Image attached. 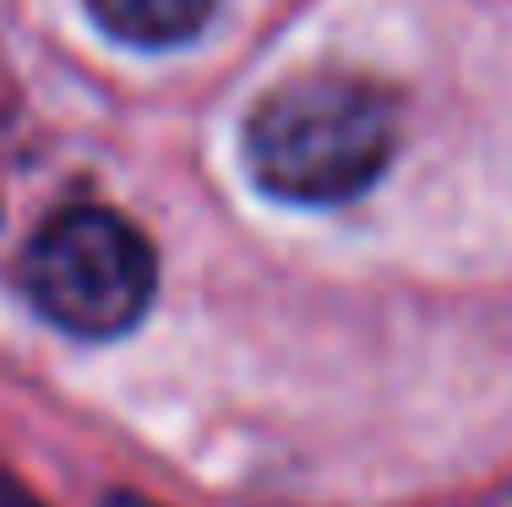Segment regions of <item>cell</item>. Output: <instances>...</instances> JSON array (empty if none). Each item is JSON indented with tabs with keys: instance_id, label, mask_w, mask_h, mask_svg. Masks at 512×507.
I'll list each match as a JSON object with an SVG mask.
<instances>
[{
	"instance_id": "6da1fadb",
	"label": "cell",
	"mask_w": 512,
	"mask_h": 507,
	"mask_svg": "<svg viewBox=\"0 0 512 507\" xmlns=\"http://www.w3.org/2000/svg\"><path fill=\"white\" fill-rule=\"evenodd\" d=\"M398 148V104L355 71H306L246 120V169L278 202L338 208L382 180Z\"/></svg>"
},
{
	"instance_id": "7a4b0ae2",
	"label": "cell",
	"mask_w": 512,
	"mask_h": 507,
	"mask_svg": "<svg viewBox=\"0 0 512 507\" xmlns=\"http://www.w3.org/2000/svg\"><path fill=\"white\" fill-rule=\"evenodd\" d=\"M28 295L60 333L120 338L153 306L158 257L137 224L109 208H66L33 235L22 262Z\"/></svg>"
},
{
	"instance_id": "3957f363",
	"label": "cell",
	"mask_w": 512,
	"mask_h": 507,
	"mask_svg": "<svg viewBox=\"0 0 512 507\" xmlns=\"http://www.w3.org/2000/svg\"><path fill=\"white\" fill-rule=\"evenodd\" d=\"M104 33L137 44V50H175L197 39L213 17V0H88Z\"/></svg>"
},
{
	"instance_id": "277c9868",
	"label": "cell",
	"mask_w": 512,
	"mask_h": 507,
	"mask_svg": "<svg viewBox=\"0 0 512 507\" xmlns=\"http://www.w3.org/2000/svg\"><path fill=\"white\" fill-rule=\"evenodd\" d=\"M0 507H44V502L33 497L17 475H6V469H0Z\"/></svg>"
},
{
	"instance_id": "5b68a950",
	"label": "cell",
	"mask_w": 512,
	"mask_h": 507,
	"mask_svg": "<svg viewBox=\"0 0 512 507\" xmlns=\"http://www.w3.org/2000/svg\"><path fill=\"white\" fill-rule=\"evenodd\" d=\"M104 507H153V502H142V497H131V491H115Z\"/></svg>"
}]
</instances>
